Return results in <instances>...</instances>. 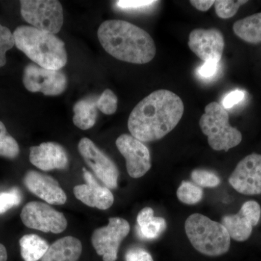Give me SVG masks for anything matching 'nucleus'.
<instances>
[{
  "instance_id": "f8f14e48",
  "label": "nucleus",
  "mask_w": 261,
  "mask_h": 261,
  "mask_svg": "<svg viewBox=\"0 0 261 261\" xmlns=\"http://www.w3.org/2000/svg\"><path fill=\"white\" fill-rule=\"evenodd\" d=\"M116 145L126 159L127 172L130 177L141 178L148 172L151 168L150 152L143 142L125 134L117 139Z\"/></svg>"
},
{
  "instance_id": "cd10ccee",
  "label": "nucleus",
  "mask_w": 261,
  "mask_h": 261,
  "mask_svg": "<svg viewBox=\"0 0 261 261\" xmlns=\"http://www.w3.org/2000/svg\"><path fill=\"white\" fill-rule=\"evenodd\" d=\"M15 45L13 33L9 29L0 24V68L6 64L7 51Z\"/></svg>"
},
{
  "instance_id": "c85d7f7f",
  "label": "nucleus",
  "mask_w": 261,
  "mask_h": 261,
  "mask_svg": "<svg viewBox=\"0 0 261 261\" xmlns=\"http://www.w3.org/2000/svg\"><path fill=\"white\" fill-rule=\"evenodd\" d=\"M21 200V193L17 187H13L8 192H0V215L18 205Z\"/></svg>"
},
{
  "instance_id": "7c9ffc66",
  "label": "nucleus",
  "mask_w": 261,
  "mask_h": 261,
  "mask_svg": "<svg viewBox=\"0 0 261 261\" xmlns=\"http://www.w3.org/2000/svg\"><path fill=\"white\" fill-rule=\"evenodd\" d=\"M125 261H154L152 255L145 249L132 247L126 252Z\"/></svg>"
},
{
  "instance_id": "f03ea898",
  "label": "nucleus",
  "mask_w": 261,
  "mask_h": 261,
  "mask_svg": "<svg viewBox=\"0 0 261 261\" xmlns=\"http://www.w3.org/2000/svg\"><path fill=\"white\" fill-rule=\"evenodd\" d=\"M97 36L105 50L119 61L145 64L155 56L156 46L152 38L129 22L106 20L98 29Z\"/></svg>"
},
{
  "instance_id": "423d86ee",
  "label": "nucleus",
  "mask_w": 261,
  "mask_h": 261,
  "mask_svg": "<svg viewBox=\"0 0 261 261\" xmlns=\"http://www.w3.org/2000/svg\"><path fill=\"white\" fill-rule=\"evenodd\" d=\"M20 13L34 28L56 34L63 24L61 3L56 0H22Z\"/></svg>"
},
{
  "instance_id": "412c9836",
  "label": "nucleus",
  "mask_w": 261,
  "mask_h": 261,
  "mask_svg": "<svg viewBox=\"0 0 261 261\" xmlns=\"http://www.w3.org/2000/svg\"><path fill=\"white\" fill-rule=\"evenodd\" d=\"M97 108L94 99H82L73 107V121L75 126L82 130L92 128L97 119Z\"/></svg>"
},
{
  "instance_id": "1a4fd4ad",
  "label": "nucleus",
  "mask_w": 261,
  "mask_h": 261,
  "mask_svg": "<svg viewBox=\"0 0 261 261\" xmlns=\"http://www.w3.org/2000/svg\"><path fill=\"white\" fill-rule=\"evenodd\" d=\"M23 83L29 92L58 96L66 89L68 79L61 70L47 69L31 63L24 68Z\"/></svg>"
},
{
  "instance_id": "39448f33",
  "label": "nucleus",
  "mask_w": 261,
  "mask_h": 261,
  "mask_svg": "<svg viewBox=\"0 0 261 261\" xmlns=\"http://www.w3.org/2000/svg\"><path fill=\"white\" fill-rule=\"evenodd\" d=\"M200 126L207 137V142L214 150H224L237 147L241 143L243 135L238 128L229 124L226 110L217 102L206 106L205 113L201 116Z\"/></svg>"
},
{
  "instance_id": "aec40b11",
  "label": "nucleus",
  "mask_w": 261,
  "mask_h": 261,
  "mask_svg": "<svg viewBox=\"0 0 261 261\" xmlns=\"http://www.w3.org/2000/svg\"><path fill=\"white\" fill-rule=\"evenodd\" d=\"M233 31L242 40L250 44H259L261 42V13L235 22Z\"/></svg>"
},
{
  "instance_id": "dca6fc26",
  "label": "nucleus",
  "mask_w": 261,
  "mask_h": 261,
  "mask_svg": "<svg viewBox=\"0 0 261 261\" xmlns=\"http://www.w3.org/2000/svg\"><path fill=\"white\" fill-rule=\"evenodd\" d=\"M85 185H77L73 189L75 197L91 207L99 210H107L113 205L114 197L107 187H103L97 183L93 175L83 168Z\"/></svg>"
},
{
  "instance_id": "6e6552de",
  "label": "nucleus",
  "mask_w": 261,
  "mask_h": 261,
  "mask_svg": "<svg viewBox=\"0 0 261 261\" xmlns=\"http://www.w3.org/2000/svg\"><path fill=\"white\" fill-rule=\"evenodd\" d=\"M20 219L27 227L46 233H62L68 226V221L61 212L47 204L35 201L24 206Z\"/></svg>"
},
{
  "instance_id": "f257e3e1",
  "label": "nucleus",
  "mask_w": 261,
  "mask_h": 261,
  "mask_svg": "<svg viewBox=\"0 0 261 261\" xmlns=\"http://www.w3.org/2000/svg\"><path fill=\"white\" fill-rule=\"evenodd\" d=\"M184 112L185 106L179 96L159 89L135 106L128 118V130L141 142L159 140L174 129Z\"/></svg>"
},
{
  "instance_id": "bb28decb",
  "label": "nucleus",
  "mask_w": 261,
  "mask_h": 261,
  "mask_svg": "<svg viewBox=\"0 0 261 261\" xmlns=\"http://www.w3.org/2000/svg\"><path fill=\"white\" fill-rule=\"evenodd\" d=\"M96 106L104 114H114L118 107V98L112 90L106 89L96 100Z\"/></svg>"
},
{
  "instance_id": "c756f323",
  "label": "nucleus",
  "mask_w": 261,
  "mask_h": 261,
  "mask_svg": "<svg viewBox=\"0 0 261 261\" xmlns=\"http://www.w3.org/2000/svg\"><path fill=\"white\" fill-rule=\"evenodd\" d=\"M158 2L150 0H120L116 1V5L118 8L122 10H137L144 9Z\"/></svg>"
},
{
  "instance_id": "0eeeda50",
  "label": "nucleus",
  "mask_w": 261,
  "mask_h": 261,
  "mask_svg": "<svg viewBox=\"0 0 261 261\" xmlns=\"http://www.w3.org/2000/svg\"><path fill=\"white\" fill-rule=\"evenodd\" d=\"M130 231L129 223L121 218H110L106 226L94 230L92 244L103 261H116L120 245Z\"/></svg>"
},
{
  "instance_id": "72a5a7b5",
  "label": "nucleus",
  "mask_w": 261,
  "mask_h": 261,
  "mask_svg": "<svg viewBox=\"0 0 261 261\" xmlns=\"http://www.w3.org/2000/svg\"><path fill=\"white\" fill-rule=\"evenodd\" d=\"M192 6L200 11L205 12L214 5V0H192L190 1Z\"/></svg>"
},
{
  "instance_id": "f3484780",
  "label": "nucleus",
  "mask_w": 261,
  "mask_h": 261,
  "mask_svg": "<svg viewBox=\"0 0 261 261\" xmlns=\"http://www.w3.org/2000/svg\"><path fill=\"white\" fill-rule=\"evenodd\" d=\"M29 161L44 171L65 169L69 162L66 151L56 142H44L40 145L30 147Z\"/></svg>"
},
{
  "instance_id": "393cba45",
  "label": "nucleus",
  "mask_w": 261,
  "mask_h": 261,
  "mask_svg": "<svg viewBox=\"0 0 261 261\" xmlns=\"http://www.w3.org/2000/svg\"><path fill=\"white\" fill-rule=\"evenodd\" d=\"M247 2L245 0H218L215 1V10L219 18H230L234 16L240 7L246 4Z\"/></svg>"
},
{
  "instance_id": "2eb2a0df",
  "label": "nucleus",
  "mask_w": 261,
  "mask_h": 261,
  "mask_svg": "<svg viewBox=\"0 0 261 261\" xmlns=\"http://www.w3.org/2000/svg\"><path fill=\"white\" fill-rule=\"evenodd\" d=\"M23 183L29 192L50 205H61L66 202V194L50 176L29 171L24 176Z\"/></svg>"
},
{
  "instance_id": "4be33fe9",
  "label": "nucleus",
  "mask_w": 261,
  "mask_h": 261,
  "mask_svg": "<svg viewBox=\"0 0 261 261\" xmlns=\"http://www.w3.org/2000/svg\"><path fill=\"white\" fill-rule=\"evenodd\" d=\"M19 243L21 256L25 261L42 260L49 247L46 240L33 233L24 235Z\"/></svg>"
},
{
  "instance_id": "5701e85b",
  "label": "nucleus",
  "mask_w": 261,
  "mask_h": 261,
  "mask_svg": "<svg viewBox=\"0 0 261 261\" xmlns=\"http://www.w3.org/2000/svg\"><path fill=\"white\" fill-rule=\"evenodd\" d=\"M203 190L192 182L183 181L176 192L178 200L187 205H195L202 200Z\"/></svg>"
},
{
  "instance_id": "9b49d317",
  "label": "nucleus",
  "mask_w": 261,
  "mask_h": 261,
  "mask_svg": "<svg viewBox=\"0 0 261 261\" xmlns=\"http://www.w3.org/2000/svg\"><path fill=\"white\" fill-rule=\"evenodd\" d=\"M230 185L245 195L261 194V154L252 153L240 161L228 178Z\"/></svg>"
},
{
  "instance_id": "7ed1b4c3",
  "label": "nucleus",
  "mask_w": 261,
  "mask_h": 261,
  "mask_svg": "<svg viewBox=\"0 0 261 261\" xmlns=\"http://www.w3.org/2000/svg\"><path fill=\"white\" fill-rule=\"evenodd\" d=\"M13 36L16 47L39 66L61 70L66 65L68 54L65 43L56 34L20 25L15 29Z\"/></svg>"
},
{
  "instance_id": "2f4dec72",
  "label": "nucleus",
  "mask_w": 261,
  "mask_h": 261,
  "mask_svg": "<svg viewBox=\"0 0 261 261\" xmlns=\"http://www.w3.org/2000/svg\"><path fill=\"white\" fill-rule=\"evenodd\" d=\"M245 92L238 89L230 92L223 99V107L226 110L232 108L235 105L241 102L245 99Z\"/></svg>"
},
{
  "instance_id": "20e7f679",
  "label": "nucleus",
  "mask_w": 261,
  "mask_h": 261,
  "mask_svg": "<svg viewBox=\"0 0 261 261\" xmlns=\"http://www.w3.org/2000/svg\"><path fill=\"white\" fill-rule=\"evenodd\" d=\"M185 231L192 246L207 256L217 257L229 250L231 238L221 224L200 214L189 216Z\"/></svg>"
},
{
  "instance_id": "6ab92c4d",
  "label": "nucleus",
  "mask_w": 261,
  "mask_h": 261,
  "mask_svg": "<svg viewBox=\"0 0 261 261\" xmlns=\"http://www.w3.org/2000/svg\"><path fill=\"white\" fill-rule=\"evenodd\" d=\"M139 235L144 240H152L159 238L167 228L166 220L154 217L153 209L147 207L137 216Z\"/></svg>"
},
{
  "instance_id": "4468645a",
  "label": "nucleus",
  "mask_w": 261,
  "mask_h": 261,
  "mask_svg": "<svg viewBox=\"0 0 261 261\" xmlns=\"http://www.w3.org/2000/svg\"><path fill=\"white\" fill-rule=\"evenodd\" d=\"M189 47L202 61L219 63L222 58L225 41L222 33L216 29H196L189 37Z\"/></svg>"
},
{
  "instance_id": "b1692460",
  "label": "nucleus",
  "mask_w": 261,
  "mask_h": 261,
  "mask_svg": "<svg viewBox=\"0 0 261 261\" xmlns=\"http://www.w3.org/2000/svg\"><path fill=\"white\" fill-rule=\"evenodd\" d=\"M20 153L17 141L8 133L4 123L0 121V157L15 159Z\"/></svg>"
},
{
  "instance_id": "a211bd4d",
  "label": "nucleus",
  "mask_w": 261,
  "mask_h": 261,
  "mask_svg": "<svg viewBox=\"0 0 261 261\" xmlns=\"http://www.w3.org/2000/svg\"><path fill=\"white\" fill-rule=\"evenodd\" d=\"M82 252V244L74 237L57 240L48 248L42 261H77Z\"/></svg>"
},
{
  "instance_id": "a878e982",
  "label": "nucleus",
  "mask_w": 261,
  "mask_h": 261,
  "mask_svg": "<svg viewBox=\"0 0 261 261\" xmlns=\"http://www.w3.org/2000/svg\"><path fill=\"white\" fill-rule=\"evenodd\" d=\"M192 181L200 187L214 188L221 184L219 176L212 171L205 169H195L191 173Z\"/></svg>"
},
{
  "instance_id": "9d476101",
  "label": "nucleus",
  "mask_w": 261,
  "mask_h": 261,
  "mask_svg": "<svg viewBox=\"0 0 261 261\" xmlns=\"http://www.w3.org/2000/svg\"><path fill=\"white\" fill-rule=\"evenodd\" d=\"M78 149L84 161L93 170L97 177L108 189L117 188L119 172L112 160L87 137L80 140Z\"/></svg>"
},
{
  "instance_id": "ddd939ff",
  "label": "nucleus",
  "mask_w": 261,
  "mask_h": 261,
  "mask_svg": "<svg viewBox=\"0 0 261 261\" xmlns=\"http://www.w3.org/2000/svg\"><path fill=\"white\" fill-rule=\"evenodd\" d=\"M260 216L258 202L249 200L243 204L238 214L224 216L221 224L227 230L230 238L235 241L245 242L251 236L252 228L258 224Z\"/></svg>"
},
{
  "instance_id": "f704fd0d",
  "label": "nucleus",
  "mask_w": 261,
  "mask_h": 261,
  "mask_svg": "<svg viewBox=\"0 0 261 261\" xmlns=\"http://www.w3.org/2000/svg\"><path fill=\"white\" fill-rule=\"evenodd\" d=\"M8 260V252L6 247L0 243V261H7Z\"/></svg>"
},
{
  "instance_id": "473e14b6",
  "label": "nucleus",
  "mask_w": 261,
  "mask_h": 261,
  "mask_svg": "<svg viewBox=\"0 0 261 261\" xmlns=\"http://www.w3.org/2000/svg\"><path fill=\"white\" fill-rule=\"evenodd\" d=\"M218 68H219V63L213 61L205 62L199 68L198 73L202 78H211L217 73Z\"/></svg>"
}]
</instances>
